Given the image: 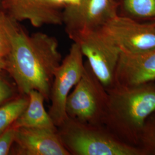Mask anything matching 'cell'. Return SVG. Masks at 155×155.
Segmentation results:
<instances>
[{"label":"cell","mask_w":155,"mask_h":155,"mask_svg":"<svg viewBox=\"0 0 155 155\" xmlns=\"http://www.w3.org/2000/svg\"><path fill=\"white\" fill-rule=\"evenodd\" d=\"M115 0H81L75 6L64 7L62 21L68 35L87 29H97L117 15Z\"/></svg>","instance_id":"ba28073f"},{"label":"cell","mask_w":155,"mask_h":155,"mask_svg":"<svg viewBox=\"0 0 155 155\" xmlns=\"http://www.w3.org/2000/svg\"><path fill=\"white\" fill-rule=\"evenodd\" d=\"M100 28L122 51L139 52L155 48V23L142 24L117 15Z\"/></svg>","instance_id":"52a82bcc"},{"label":"cell","mask_w":155,"mask_h":155,"mask_svg":"<svg viewBox=\"0 0 155 155\" xmlns=\"http://www.w3.org/2000/svg\"><path fill=\"white\" fill-rule=\"evenodd\" d=\"M51 1L59 8L62 6L64 8L66 6L77 5L81 0H51Z\"/></svg>","instance_id":"ac0fdd59"},{"label":"cell","mask_w":155,"mask_h":155,"mask_svg":"<svg viewBox=\"0 0 155 155\" xmlns=\"http://www.w3.org/2000/svg\"><path fill=\"white\" fill-rule=\"evenodd\" d=\"M0 72V106L13 100L20 94L16 85H13Z\"/></svg>","instance_id":"9a60e30c"},{"label":"cell","mask_w":155,"mask_h":155,"mask_svg":"<svg viewBox=\"0 0 155 155\" xmlns=\"http://www.w3.org/2000/svg\"><path fill=\"white\" fill-rule=\"evenodd\" d=\"M79 45L92 71L105 88L115 79L121 50L101 28L87 29L68 35Z\"/></svg>","instance_id":"3957f363"},{"label":"cell","mask_w":155,"mask_h":155,"mask_svg":"<svg viewBox=\"0 0 155 155\" xmlns=\"http://www.w3.org/2000/svg\"><path fill=\"white\" fill-rule=\"evenodd\" d=\"M83 56L79 45L73 42L69 52L62 59L54 73L48 113L56 127L68 117L66 112L67 99L83 75L84 70Z\"/></svg>","instance_id":"5b68a950"},{"label":"cell","mask_w":155,"mask_h":155,"mask_svg":"<svg viewBox=\"0 0 155 155\" xmlns=\"http://www.w3.org/2000/svg\"><path fill=\"white\" fill-rule=\"evenodd\" d=\"M16 128L12 125L0 134V155H9L15 141Z\"/></svg>","instance_id":"2e32d148"},{"label":"cell","mask_w":155,"mask_h":155,"mask_svg":"<svg viewBox=\"0 0 155 155\" xmlns=\"http://www.w3.org/2000/svg\"><path fill=\"white\" fill-rule=\"evenodd\" d=\"M95 124L67 117L57 127L61 143L70 155H134L137 151L113 139Z\"/></svg>","instance_id":"7a4b0ae2"},{"label":"cell","mask_w":155,"mask_h":155,"mask_svg":"<svg viewBox=\"0 0 155 155\" xmlns=\"http://www.w3.org/2000/svg\"><path fill=\"white\" fill-rule=\"evenodd\" d=\"M6 60L5 57L0 56V72L6 70Z\"/></svg>","instance_id":"d6986e66"},{"label":"cell","mask_w":155,"mask_h":155,"mask_svg":"<svg viewBox=\"0 0 155 155\" xmlns=\"http://www.w3.org/2000/svg\"><path fill=\"white\" fill-rule=\"evenodd\" d=\"M0 23L10 45L6 71L20 93L36 90L50 101L54 73L62 61L58 40L41 32L29 35L4 12L0 11Z\"/></svg>","instance_id":"6da1fadb"},{"label":"cell","mask_w":155,"mask_h":155,"mask_svg":"<svg viewBox=\"0 0 155 155\" xmlns=\"http://www.w3.org/2000/svg\"><path fill=\"white\" fill-rule=\"evenodd\" d=\"M126 11L134 16L155 17V0H124Z\"/></svg>","instance_id":"5bb4252c"},{"label":"cell","mask_w":155,"mask_h":155,"mask_svg":"<svg viewBox=\"0 0 155 155\" xmlns=\"http://www.w3.org/2000/svg\"><path fill=\"white\" fill-rule=\"evenodd\" d=\"M29 97L27 94H20L5 104L0 106V134L16 121L28 105Z\"/></svg>","instance_id":"4fadbf2b"},{"label":"cell","mask_w":155,"mask_h":155,"mask_svg":"<svg viewBox=\"0 0 155 155\" xmlns=\"http://www.w3.org/2000/svg\"><path fill=\"white\" fill-rule=\"evenodd\" d=\"M7 15L17 22L28 21L34 27L61 25L62 11L51 0H2Z\"/></svg>","instance_id":"9c48e42d"},{"label":"cell","mask_w":155,"mask_h":155,"mask_svg":"<svg viewBox=\"0 0 155 155\" xmlns=\"http://www.w3.org/2000/svg\"><path fill=\"white\" fill-rule=\"evenodd\" d=\"M13 154L16 155H70L57 133L44 128L16 129Z\"/></svg>","instance_id":"30bf717a"},{"label":"cell","mask_w":155,"mask_h":155,"mask_svg":"<svg viewBox=\"0 0 155 155\" xmlns=\"http://www.w3.org/2000/svg\"><path fill=\"white\" fill-rule=\"evenodd\" d=\"M3 57H4V56H3Z\"/></svg>","instance_id":"ffe728a7"},{"label":"cell","mask_w":155,"mask_h":155,"mask_svg":"<svg viewBox=\"0 0 155 155\" xmlns=\"http://www.w3.org/2000/svg\"><path fill=\"white\" fill-rule=\"evenodd\" d=\"M107 95L105 115L117 116L134 127L143 126L147 117L155 111V90L134 87Z\"/></svg>","instance_id":"8992f818"},{"label":"cell","mask_w":155,"mask_h":155,"mask_svg":"<svg viewBox=\"0 0 155 155\" xmlns=\"http://www.w3.org/2000/svg\"><path fill=\"white\" fill-rule=\"evenodd\" d=\"M10 45L4 29L0 23V56L6 57L9 54Z\"/></svg>","instance_id":"e0dca14e"},{"label":"cell","mask_w":155,"mask_h":155,"mask_svg":"<svg viewBox=\"0 0 155 155\" xmlns=\"http://www.w3.org/2000/svg\"><path fill=\"white\" fill-rule=\"evenodd\" d=\"M27 95L29 97L28 105L12 125L16 129L44 128L56 131V126L45 109V98L43 94L36 90H32Z\"/></svg>","instance_id":"7c38bea8"},{"label":"cell","mask_w":155,"mask_h":155,"mask_svg":"<svg viewBox=\"0 0 155 155\" xmlns=\"http://www.w3.org/2000/svg\"><path fill=\"white\" fill-rule=\"evenodd\" d=\"M104 88L87 61L82 77L67 97V117L81 122L96 124L105 113L107 95L104 91Z\"/></svg>","instance_id":"277c9868"},{"label":"cell","mask_w":155,"mask_h":155,"mask_svg":"<svg viewBox=\"0 0 155 155\" xmlns=\"http://www.w3.org/2000/svg\"><path fill=\"white\" fill-rule=\"evenodd\" d=\"M138 87L155 79V48L139 52L121 51L115 78Z\"/></svg>","instance_id":"8fae6325"}]
</instances>
